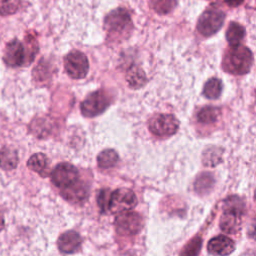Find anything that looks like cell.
<instances>
[{"label": "cell", "mask_w": 256, "mask_h": 256, "mask_svg": "<svg viewBox=\"0 0 256 256\" xmlns=\"http://www.w3.org/2000/svg\"><path fill=\"white\" fill-rule=\"evenodd\" d=\"M220 115V110L213 106L203 107L197 114L198 121L205 124H210L215 122Z\"/></svg>", "instance_id": "21"}, {"label": "cell", "mask_w": 256, "mask_h": 256, "mask_svg": "<svg viewBox=\"0 0 256 256\" xmlns=\"http://www.w3.org/2000/svg\"><path fill=\"white\" fill-rule=\"evenodd\" d=\"M225 14L222 10L216 7L206 9L198 19L197 30L203 36H212L220 30L224 23Z\"/></svg>", "instance_id": "5"}, {"label": "cell", "mask_w": 256, "mask_h": 256, "mask_svg": "<svg viewBox=\"0 0 256 256\" xmlns=\"http://www.w3.org/2000/svg\"><path fill=\"white\" fill-rule=\"evenodd\" d=\"M179 127V121L171 114H157L149 121V130L156 136L173 135Z\"/></svg>", "instance_id": "9"}, {"label": "cell", "mask_w": 256, "mask_h": 256, "mask_svg": "<svg viewBox=\"0 0 256 256\" xmlns=\"http://www.w3.org/2000/svg\"><path fill=\"white\" fill-rule=\"evenodd\" d=\"M110 104L109 96L98 90L89 94L81 104V112L85 117H95L106 110Z\"/></svg>", "instance_id": "7"}, {"label": "cell", "mask_w": 256, "mask_h": 256, "mask_svg": "<svg viewBox=\"0 0 256 256\" xmlns=\"http://www.w3.org/2000/svg\"><path fill=\"white\" fill-rule=\"evenodd\" d=\"M18 164L17 151L11 147H3L0 150V167L4 170H12Z\"/></svg>", "instance_id": "16"}, {"label": "cell", "mask_w": 256, "mask_h": 256, "mask_svg": "<svg viewBox=\"0 0 256 256\" xmlns=\"http://www.w3.org/2000/svg\"><path fill=\"white\" fill-rule=\"evenodd\" d=\"M176 2L177 0H152V6L158 13L165 14L175 7Z\"/></svg>", "instance_id": "22"}, {"label": "cell", "mask_w": 256, "mask_h": 256, "mask_svg": "<svg viewBox=\"0 0 256 256\" xmlns=\"http://www.w3.org/2000/svg\"><path fill=\"white\" fill-rule=\"evenodd\" d=\"M4 223H5V220H4V216H3V213H2V210L0 209V231L4 228Z\"/></svg>", "instance_id": "28"}, {"label": "cell", "mask_w": 256, "mask_h": 256, "mask_svg": "<svg viewBox=\"0 0 256 256\" xmlns=\"http://www.w3.org/2000/svg\"><path fill=\"white\" fill-rule=\"evenodd\" d=\"M37 43L34 39L27 40V46L14 39L6 44L3 61L9 67H19L29 64L37 53Z\"/></svg>", "instance_id": "1"}, {"label": "cell", "mask_w": 256, "mask_h": 256, "mask_svg": "<svg viewBox=\"0 0 256 256\" xmlns=\"http://www.w3.org/2000/svg\"><path fill=\"white\" fill-rule=\"evenodd\" d=\"M245 36V29L237 22H231L226 31V39L231 46L239 45Z\"/></svg>", "instance_id": "17"}, {"label": "cell", "mask_w": 256, "mask_h": 256, "mask_svg": "<svg viewBox=\"0 0 256 256\" xmlns=\"http://www.w3.org/2000/svg\"><path fill=\"white\" fill-rule=\"evenodd\" d=\"M207 249L213 255H229L234 251L235 243L227 236L218 235L208 242Z\"/></svg>", "instance_id": "13"}, {"label": "cell", "mask_w": 256, "mask_h": 256, "mask_svg": "<svg viewBox=\"0 0 256 256\" xmlns=\"http://www.w3.org/2000/svg\"><path fill=\"white\" fill-rule=\"evenodd\" d=\"M17 4L13 0H0V15H9L15 13Z\"/></svg>", "instance_id": "24"}, {"label": "cell", "mask_w": 256, "mask_h": 256, "mask_svg": "<svg viewBox=\"0 0 256 256\" xmlns=\"http://www.w3.org/2000/svg\"><path fill=\"white\" fill-rule=\"evenodd\" d=\"M88 194L87 186L79 179L64 188H61V195L72 203H78L85 200Z\"/></svg>", "instance_id": "12"}, {"label": "cell", "mask_w": 256, "mask_h": 256, "mask_svg": "<svg viewBox=\"0 0 256 256\" xmlns=\"http://www.w3.org/2000/svg\"><path fill=\"white\" fill-rule=\"evenodd\" d=\"M137 204L134 192L127 188H119L110 194L108 209L112 213H120L131 210Z\"/></svg>", "instance_id": "8"}, {"label": "cell", "mask_w": 256, "mask_h": 256, "mask_svg": "<svg viewBox=\"0 0 256 256\" xmlns=\"http://www.w3.org/2000/svg\"><path fill=\"white\" fill-rule=\"evenodd\" d=\"M226 2V4H228L229 6H232V7H237L239 6L240 4H242V2L244 0H224Z\"/></svg>", "instance_id": "27"}, {"label": "cell", "mask_w": 256, "mask_h": 256, "mask_svg": "<svg viewBox=\"0 0 256 256\" xmlns=\"http://www.w3.org/2000/svg\"><path fill=\"white\" fill-rule=\"evenodd\" d=\"M213 184V179L211 174H202L200 177H198L196 181V189L198 191H203V190H208V186H212Z\"/></svg>", "instance_id": "23"}, {"label": "cell", "mask_w": 256, "mask_h": 256, "mask_svg": "<svg viewBox=\"0 0 256 256\" xmlns=\"http://www.w3.org/2000/svg\"><path fill=\"white\" fill-rule=\"evenodd\" d=\"M118 154L116 153V151L112 150V149H106L102 152L99 153L98 157H97V162L99 167L104 168V169H108L113 167L117 162H118Z\"/></svg>", "instance_id": "19"}, {"label": "cell", "mask_w": 256, "mask_h": 256, "mask_svg": "<svg viewBox=\"0 0 256 256\" xmlns=\"http://www.w3.org/2000/svg\"><path fill=\"white\" fill-rule=\"evenodd\" d=\"M27 166L31 170L40 174L42 177H46L48 174L49 161L45 154L35 153L29 158V160L27 162Z\"/></svg>", "instance_id": "15"}, {"label": "cell", "mask_w": 256, "mask_h": 256, "mask_svg": "<svg viewBox=\"0 0 256 256\" xmlns=\"http://www.w3.org/2000/svg\"><path fill=\"white\" fill-rule=\"evenodd\" d=\"M57 245L62 253L71 254L79 250L81 246V237L75 231H67L60 235Z\"/></svg>", "instance_id": "14"}, {"label": "cell", "mask_w": 256, "mask_h": 256, "mask_svg": "<svg viewBox=\"0 0 256 256\" xmlns=\"http://www.w3.org/2000/svg\"><path fill=\"white\" fill-rule=\"evenodd\" d=\"M109 198H110V193L107 189L105 190H100L97 196V203L98 206L102 211H106L109 206Z\"/></svg>", "instance_id": "25"}, {"label": "cell", "mask_w": 256, "mask_h": 256, "mask_svg": "<svg viewBox=\"0 0 256 256\" xmlns=\"http://www.w3.org/2000/svg\"><path fill=\"white\" fill-rule=\"evenodd\" d=\"M200 247H201V239L200 240L198 238L193 239L190 242V244L186 247V249L182 252V254H185V255H195V254L198 253Z\"/></svg>", "instance_id": "26"}, {"label": "cell", "mask_w": 256, "mask_h": 256, "mask_svg": "<svg viewBox=\"0 0 256 256\" xmlns=\"http://www.w3.org/2000/svg\"><path fill=\"white\" fill-rule=\"evenodd\" d=\"M132 21L129 13L122 8L111 11L104 20V28L112 39L127 37L132 30Z\"/></svg>", "instance_id": "4"}, {"label": "cell", "mask_w": 256, "mask_h": 256, "mask_svg": "<svg viewBox=\"0 0 256 256\" xmlns=\"http://www.w3.org/2000/svg\"><path fill=\"white\" fill-rule=\"evenodd\" d=\"M78 170L69 163L58 164L51 172V181L56 187L64 188L78 179Z\"/></svg>", "instance_id": "11"}, {"label": "cell", "mask_w": 256, "mask_h": 256, "mask_svg": "<svg viewBox=\"0 0 256 256\" xmlns=\"http://www.w3.org/2000/svg\"><path fill=\"white\" fill-rule=\"evenodd\" d=\"M118 214L115 221L118 233L122 235H133L142 229L143 219L139 213L127 210Z\"/></svg>", "instance_id": "10"}, {"label": "cell", "mask_w": 256, "mask_h": 256, "mask_svg": "<svg viewBox=\"0 0 256 256\" xmlns=\"http://www.w3.org/2000/svg\"><path fill=\"white\" fill-rule=\"evenodd\" d=\"M64 68L71 78L82 79L88 73L89 62L84 53L75 50L65 56Z\"/></svg>", "instance_id": "6"}, {"label": "cell", "mask_w": 256, "mask_h": 256, "mask_svg": "<svg viewBox=\"0 0 256 256\" xmlns=\"http://www.w3.org/2000/svg\"><path fill=\"white\" fill-rule=\"evenodd\" d=\"M126 80L130 87L138 89L146 83V75L144 71L136 66L131 67L126 73Z\"/></svg>", "instance_id": "18"}, {"label": "cell", "mask_w": 256, "mask_h": 256, "mask_svg": "<svg viewBox=\"0 0 256 256\" xmlns=\"http://www.w3.org/2000/svg\"><path fill=\"white\" fill-rule=\"evenodd\" d=\"M222 92V82L218 78H211L209 79L203 89V94L208 99H216L221 95Z\"/></svg>", "instance_id": "20"}, {"label": "cell", "mask_w": 256, "mask_h": 256, "mask_svg": "<svg viewBox=\"0 0 256 256\" xmlns=\"http://www.w3.org/2000/svg\"><path fill=\"white\" fill-rule=\"evenodd\" d=\"M244 204L237 196L227 198L223 205V213L220 218V228L228 234H234L241 228Z\"/></svg>", "instance_id": "2"}, {"label": "cell", "mask_w": 256, "mask_h": 256, "mask_svg": "<svg viewBox=\"0 0 256 256\" xmlns=\"http://www.w3.org/2000/svg\"><path fill=\"white\" fill-rule=\"evenodd\" d=\"M253 63V55L249 48L241 45L231 46L227 52L223 68L232 74L243 75L250 71Z\"/></svg>", "instance_id": "3"}]
</instances>
